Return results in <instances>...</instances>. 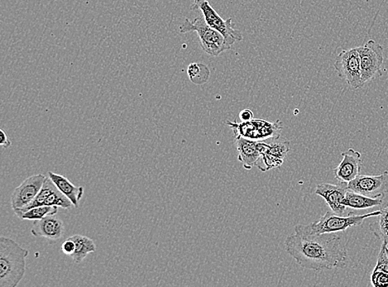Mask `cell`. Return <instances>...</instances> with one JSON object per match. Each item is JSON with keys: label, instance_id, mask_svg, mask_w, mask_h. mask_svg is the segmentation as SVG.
<instances>
[{"label": "cell", "instance_id": "obj_4", "mask_svg": "<svg viewBox=\"0 0 388 287\" xmlns=\"http://www.w3.org/2000/svg\"><path fill=\"white\" fill-rule=\"evenodd\" d=\"M179 31L181 33H197L202 50L213 56H219L232 47L226 42L223 35L207 24L203 16L195 17L193 21L186 19L184 23L179 27Z\"/></svg>", "mask_w": 388, "mask_h": 287}, {"label": "cell", "instance_id": "obj_2", "mask_svg": "<svg viewBox=\"0 0 388 287\" xmlns=\"http://www.w3.org/2000/svg\"><path fill=\"white\" fill-rule=\"evenodd\" d=\"M27 249L10 238H0V287H16L26 273Z\"/></svg>", "mask_w": 388, "mask_h": 287}, {"label": "cell", "instance_id": "obj_20", "mask_svg": "<svg viewBox=\"0 0 388 287\" xmlns=\"http://www.w3.org/2000/svg\"><path fill=\"white\" fill-rule=\"evenodd\" d=\"M190 80L196 85L207 83L210 78V69L202 63H191L187 68Z\"/></svg>", "mask_w": 388, "mask_h": 287}, {"label": "cell", "instance_id": "obj_19", "mask_svg": "<svg viewBox=\"0 0 388 287\" xmlns=\"http://www.w3.org/2000/svg\"><path fill=\"white\" fill-rule=\"evenodd\" d=\"M58 213V206H35L19 216L22 220L34 221L50 215H56Z\"/></svg>", "mask_w": 388, "mask_h": 287}, {"label": "cell", "instance_id": "obj_5", "mask_svg": "<svg viewBox=\"0 0 388 287\" xmlns=\"http://www.w3.org/2000/svg\"><path fill=\"white\" fill-rule=\"evenodd\" d=\"M193 10L202 12L207 24L213 29L220 32L225 38V41L230 47L235 42L243 41V35L234 29L232 19L225 20L213 10L208 0H194V3L191 7Z\"/></svg>", "mask_w": 388, "mask_h": 287}, {"label": "cell", "instance_id": "obj_18", "mask_svg": "<svg viewBox=\"0 0 388 287\" xmlns=\"http://www.w3.org/2000/svg\"><path fill=\"white\" fill-rule=\"evenodd\" d=\"M71 238L76 243V251L71 258L74 263L76 264L82 263L87 256L91 253H95L97 250V245H95L93 239L81 236V234H76Z\"/></svg>", "mask_w": 388, "mask_h": 287}, {"label": "cell", "instance_id": "obj_8", "mask_svg": "<svg viewBox=\"0 0 388 287\" xmlns=\"http://www.w3.org/2000/svg\"><path fill=\"white\" fill-rule=\"evenodd\" d=\"M348 188L370 198H383L388 193V172L378 176L359 175L348 183Z\"/></svg>", "mask_w": 388, "mask_h": 287}, {"label": "cell", "instance_id": "obj_9", "mask_svg": "<svg viewBox=\"0 0 388 287\" xmlns=\"http://www.w3.org/2000/svg\"><path fill=\"white\" fill-rule=\"evenodd\" d=\"M46 178L45 175L38 174L28 177L23 183L16 187L11 197L13 211L15 212L23 211L28 207L41 190Z\"/></svg>", "mask_w": 388, "mask_h": 287}, {"label": "cell", "instance_id": "obj_26", "mask_svg": "<svg viewBox=\"0 0 388 287\" xmlns=\"http://www.w3.org/2000/svg\"><path fill=\"white\" fill-rule=\"evenodd\" d=\"M0 133H1V142H0V145H1L4 149H8V147L12 146V142L10 138H8V134L4 132L3 129H0Z\"/></svg>", "mask_w": 388, "mask_h": 287}, {"label": "cell", "instance_id": "obj_10", "mask_svg": "<svg viewBox=\"0 0 388 287\" xmlns=\"http://www.w3.org/2000/svg\"><path fill=\"white\" fill-rule=\"evenodd\" d=\"M348 190V183L343 182H339L338 185L321 183L316 186L315 193L325 199L331 211L343 215L347 207L342 202Z\"/></svg>", "mask_w": 388, "mask_h": 287}, {"label": "cell", "instance_id": "obj_6", "mask_svg": "<svg viewBox=\"0 0 388 287\" xmlns=\"http://www.w3.org/2000/svg\"><path fill=\"white\" fill-rule=\"evenodd\" d=\"M334 68L339 76L353 88L359 89L364 86L362 82L360 56L357 47L340 52L335 60Z\"/></svg>", "mask_w": 388, "mask_h": 287}, {"label": "cell", "instance_id": "obj_22", "mask_svg": "<svg viewBox=\"0 0 388 287\" xmlns=\"http://www.w3.org/2000/svg\"><path fill=\"white\" fill-rule=\"evenodd\" d=\"M387 246L382 245L381 246L380 252L377 259L376 267H375L373 271H382L388 273V256L386 253V247Z\"/></svg>", "mask_w": 388, "mask_h": 287}, {"label": "cell", "instance_id": "obj_15", "mask_svg": "<svg viewBox=\"0 0 388 287\" xmlns=\"http://www.w3.org/2000/svg\"><path fill=\"white\" fill-rule=\"evenodd\" d=\"M235 140L239 152L238 159L243 164L244 169L251 170L256 167L261 158L258 142L243 138H235Z\"/></svg>", "mask_w": 388, "mask_h": 287}, {"label": "cell", "instance_id": "obj_24", "mask_svg": "<svg viewBox=\"0 0 388 287\" xmlns=\"http://www.w3.org/2000/svg\"><path fill=\"white\" fill-rule=\"evenodd\" d=\"M76 251V243L70 237L65 240L62 245V252L67 256H72Z\"/></svg>", "mask_w": 388, "mask_h": 287}, {"label": "cell", "instance_id": "obj_11", "mask_svg": "<svg viewBox=\"0 0 388 287\" xmlns=\"http://www.w3.org/2000/svg\"><path fill=\"white\" fill-rule=\"evenodd\" d=\"M343 160L337 167L334 169L335 178L339 182L350 183L360 175L362 167V154L359 151L350 149L342 152Z\"/></svg>", "mask_w": 388, "mask_h": 287}, {"label": "cell", "instance_id": "obj_14", "mask_svg": "<svg viewBox=\"0 0 388 287\" xmlns=\"http://www.w3.org/2000/svg\"><path fill=\"white\" fill-rule=\"evenodd\" d=\"M289 151V142L273 143L270 145L268 150L261 156L256 167L263 172L281 167Z\"/></svg>", "mask_w": 388, "mask_h": 287}, {"label": "cell", "instance_id": "obj_23", "mask_svg": "<svg viewBox=\"0 0 388 287\" xmlns=\"http://www.w3.org/2000/svg\"><path fill=\"white\" fill-rule=\"evenodd\" d=\"M371 282L374 287H388V273L382 271H373Z\"/></svg>", "mask_w": 388, "mask_h": 287}, {"label": "cell", "instance_id": "obj_12", "mask_svg": "<svg viewBox=\"0 0 388 287\" xmlns=\"http://www.w3.org/2000/svg\"><path fill=\"white\" fill-rule=\"evenodd\" d=\"M268 121L252 120L248 122L227 121V125L233 130L235 138H243L252 141L267 140V128Z\"/></svg>", "mask_w": 388, "mask_h": 287}, {"label": "cell", "instance_id": "obj_28", "mask_svg": "<svg viewBox=\"0 0 388 287\" xmlns=\"http://www.w3.org/2000/svg\"><path fill=\"white\" fill-rule=\"evenodd\" d=\"M386 253H387V256H388V247H386Z\"/></svg>", "mask_w": 388, "mask_h": 287}, {"label": "cell", "instance_id": "obj_7", "mask_svg": "<svg viewBox=\"0 0 388 287\" xmlns=\"http://www.w3.org/2000/svg\"><path fill=\"white\" fill-rule=\"evenodd\" d=\"M360 56L362 82L364 85L375 78L382 76L383 64V47L373 40L357 47Z\"/></svg>", "mask_w": 388, "mask_h": 287}, {"label": "cell", "instance_id": "obj_27", "mask_svg": "<svg viewBox=\"0 0 388 287\" xmlns=\"http://www.w3.org/2000/svg\"><path fill=\"white\" fill-rule=\"evenodd\" d=\"M378 223L388 224V206L382 208L381 214L378 215Z\"/></svg>", "mask_w": 388, "mask_h": 287}, {"label": "cell", "instance_id": "obj_17", "mask_svg": "<svg viewBox=\"0 0 388 287\" xmlns=\"http://www.w3.org/2000/svg\"><path fill=\"white\" fill-rule=\"evenodd\" d=\"M342 204L347 208H355V210H367V208L382 206L383 198H370L364 195L348 190Z\"/></svg>", "mask_w": 388, "mask_h": 287}, {"label": "cell", "instance_id": "obj_1", "mask_svg": "<svg viewBox=\"0 0 388 287\" xmlns=\"http://www.w3.org/2000/svg\"><path fill=\"white\" fill-rule=\"evenodd\" d=\"M286 251L300 267L320 272L344 268L348 264L346 242L338 233L291 234L285 241Z\"/></svg>", "mask_w": 388, "mask_h": 287}, {"label": "cell", "instance_id": "obj_21", "mask_svg": "<svg viewBox=\"0 0 388 287\" xmlns=\"http://www.w3.org/2000/svg\"><path fill=\"white\" fill-rule=\"evenodd\" d=\"M371 230L382 245H388V224L376 223L371 225Z\"/></svg>", "mask_w": 388, "mask_h": 287}, {"label": "cell", "instance_id": "obj_3", "mask_svg": "<svg viewBox=\"0 0 388 287\" xmlns=\"http://www.w3.org/2000/svg\"><path fill=\"white\" fill-rule=\"evenodd\" d=\"M381 211L369 213V214L356 215L354 212L348 213L347 216L335 214L333 211L326 212L319 220L309 224H298L295 233L298 234H322L346 231L355 226H359L365 220L378 216Z\"/></svg>", "mask_w": 388, "mask_h": 287}, {"label": "cell", "instance_id": "obj_25", "mask_svg": "<svg viewBox=\"0 0 388 287\" xmlns=\"http://www.w3.org/2000/svg\"><path fill=\"white\" fill-rule=\"evenodd\" d=\"M239 117L241 122L251 121L254 120V113L248 110V108H245V110H243L239 113Z\"/></svg>", "mask_w": 388, "mask_h": 287}, {"label": "cell", "instance_id": "obj_13", "mask_svg": "<svg viewBox=\"0 0 388 287\" xmlns=\"http://www.w3.org/2000/svg\"><path fill=\"white\" fill-rule=\"evenodd\" d=\"M63 221L56 215L45 217L41 220H34L31 233L34 237L45 238L51 241H58L64 236Z\"/></svg>", "mask_w": 388, "mask_h": 287}, {"label": "cell", "instance_id": "obj_16", "mask_svg": "<svg viewBox=\"0 0 388 287\" xmlns=\"http://www.w3.org/2000/svg\"><path fill=\"white\" fill-rule=\"evenodd\" d=\"M49 177L60 192L72 202L74 206L76 208L79 206L81 199L84 195V187L76 186L67 177L52 172H49Z\"/></svg>", "mask_w": 388, "mask_h": 287}]
</instances>
